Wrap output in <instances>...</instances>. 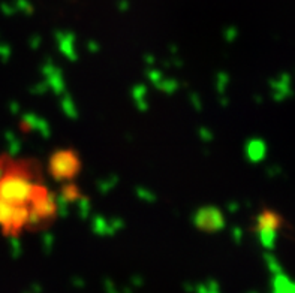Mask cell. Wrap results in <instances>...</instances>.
Returning a JSON list of instances; mask_svg holds the SVG:
<instances>
[{
	"instance_id": "obj_1",
	"label": "cell",
	"mask_w": 295,
	"mask_h": 293,
	"mask_svg": "<svg viewBox=\"0 0 295 293\" xmlns=\"http://www.w3.org/2000/svg\"><path fill=\"white\" fill-rule=\"evenodd\" d=\"M30 168L11 157L0 159V200L12 207H29L41 190Z\"/></svg>"
},
{
	"instance_id": "obj_2",
	"label": "cell",
	"mask_w": 295,
	"mask_h": 293,
	"mask_svg": "<svg viewBox=\"0 0 295 293\" xmlns=\"http://www.w3.org/2000/svg\"><path fill=\"white\" fill-rule=\"evenodd\" d=\"M81 169L79 157L72 150L56 151L49 159V173L57 181H69L78 175Z\"/></svg>"
},
{
	"instance_id": "obj_3",
	"label": "cell",
	"mask_w": 295,
	"mask_h": 293,
	"mask_svg": "<svg viewBox=\"0 0 295 293\" xmlns=\"http://www.w3.org/2000/svg\"><path fill=\"white\" fill-rule=\"evenodd\" d=\"M194 223L199 230H204V232H218L225 227L223 214L216 207L199 208L194 216Z\"/></svg>"
},
{
	"instance_id": "obj_4",
	"label": "cell",
	"mask_w": 295,
	"mask_h": 293,
	"mask_svg": "<svg viewBox=\"0 0 295 293\" xmlns=\"http://www.w3.org/2000/svg\"><path fill=\"white\" fill-rule=\"evenodd\" d=\"M280 226H282V217L279 214H276L274 211H270V210H265L256 219V229H274V230H279Z\"/></svg>"
},
{
	"instance_id": "obj_5",
	"label": "cell",
	"mask_w": 295,
	"mask_h": 293,
	"mask_svg": "<svg viewBox=\"0 0 295 293\" xmlns=\"http://www.w3.org/2000/svg\"><path fill=\"white\" fill-rule=\"evenodd\" d=\"M247 159L253 163H258L265 159L267 156V145L262 139H252L246 146Z\"/></svg>"
},
{
	"instance_id": "obj_6",
	"label": "cell",
	"mask_w": 295,
	"mask_h": 293,
	"mask_svg": "<svg viewBox=\"0 0 295 293\" xmlns=\"http://www.w3.org/2000/svg\"><path fill=\"white\" fill-rule=\"evenodd\" d=\"M256 232H258L261 244L269 250L274 248L276 240H277V230H274V229H256Z\"/></svg>"
},
{
	"instance_id": "obj_7",
	"label": "cell",
	"mask_w": 295,
	"mask_h": 293,
	"mask_svg": "<svg viewBox=\"0 0 295 293\" xmlns=\"http://www.w3.org/2000/svg\"><path fill=\"white\" fill-rule=\"evenodd\" d=\"M62 195H63V199H65V200H75L79 193H78V190H76V187H75V186H72V184H68V186H65V187H63Z\"/></svg>"
},
{
	"instance_id": "obj_8",
	"label": "cell",
	"mask_w": 295,
	"mask_h": 293,
	"mask_svg": "<svg viewBox=\"0 0 295 293\" xmlns=\"http://www.w3.org/2000/svg\"><path fill=\"white\" fill-rule=\"evenodd\" d=\"M119 6H120V9H122V11H124V9H127V8H129V3H127L126 0H122Z\"/></svg>"
}]
</instances>
